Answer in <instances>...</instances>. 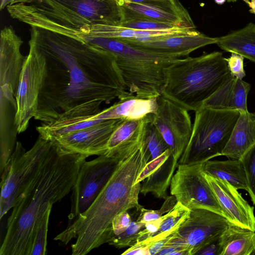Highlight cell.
Returning <instances> with one entry per match:
<instances>
[{
    "label": "cell",
    "mask_w": 255,
    "mask_h": 255,
    "mask_svg": "<svg viewBox=\"0 0 255 255\" xmlns=\"http://www.w3.org/2000/svg\"><path fill=\"white\" fill-rule=\"evenodd\" d=\"M190 210L177 202L174 207L166 214L156 234L144 242L148 244L164 239L176 232L189 217Z\"/></svg>",
    "instance_id": "obj_27"
},
{
    "label": "cell",
    "mask_w": 255,
    "mask_h": 255,
    "mask_svg": "<svg viewBox=\"0 0 255 255\" xmlns=\"http://www.w3.org/2000/svg\"><path fill=\"white\" fill-rule=\"evenodd\" d=\"M220 236L206 244L196 255H220Z\"/></svg>",
    "instance_id": "obj_39"
},
{
    "label": "cell",
    "mask_w": 255,
    "mask_h": 255,
    "mask_svg": "<svg viewBox=\"0 0 255 255\" xmlns=\"http://www.w3.org/2000/svg\"><path fill=\"white\" fill-rule=\"evenodd\" d=\"M53 142L39 135L27 151L17 141L1 177L0 219L13 207L19 196L39 174L47 160Z\"/></svg>",
    "instance_id": "obj_8"
},
{
    "label": "cell",
    "mask_w": 255,
    "mask_h": 255,
    "mask_svg": "<svg viewBox=\"0 0 255 255\" xmlns=\"http://www.w3.org/2000/svg\"><path fill=\"white\" fill-rule=\"evenodd\" d=\"M165 217L166 214L156 220L145 223L144 227L139 233L137 242H144L155 235Z\"/></svg>",
    "instance_id": "obj_38"
},
{
    "label": "cell",
    "mask_w": 255,
    "mask_h": 255,
    "mask_svg": "<svg viewBox=\"0 0 255 255\" xmlns=\"http://www.w3.org/2000/svg\"><path fill=\"white\" fill-rule=\"evenodd\" d=\"M149 246L148 244L144 242H137L125 251L122 255H149Z\"/></svg>",
    "instance_id": "obj_40"
},
{
    "label": "cell",
    "mask_w": 255,
    "mask_h": 255,
    "mask_svg": "<svg viewBox=\"0 0 255 255\" xmlns=\"http://www.w3.org/2000/svg\"><path fill=\"white\" fill-rule=\"evenodd\" d=\"M125 119L103 120L93 126L63 134L52 140L66 152L86 156L105 154L111 135Z\"/></svg>",
    "instance_id": "obj_15"
},
{
    "label": "cell",
    "mask_w": 255,
    "mask_h": 255,
    "mask_svg": "<svg viewBox=\"0 0 255 255\" xmlns=\"http://www.w3.org/2000/svg\"><path fill=\"white\" fill-rule=\"evenodd\" d=\"M23 43L12 26L4 27L0 40V123H15L16 95L26 56L20 52Z\"/></svg>",
    "instance_id": "obj_9"
},
{
    "label": "cell",
    "mask_w": 255,
    "mask_h": 255,
    "mask_svg": "<svg viewBox=\"0 0 255 255\" xmlns=\"http://www.w3.org/2000/svg\"><path fill=\"white\" fill-rule=\"evenodd\" d=\"M230 75L221 52L180 58L169 66L161 95L188 111H196Z\"/></svg>",
    "instance_id": "obj_5"
},
{
    "label": "cell",
    "mask_w": 255,
    "mask_h": 255,
    "mask_svg": "<svg viewBox=\"0 0 255 255\" xmlns=\"http://www.w3.org/2000/svg\"><path fill=\"white\" fill-rule=\"evenodd\" d=\"M251 88L248 82L230 75L201 107L248 112L247 99Z\"/></svg>",
    "instance_id": "obj_20"
},
{
    "label": "cell",
    "mask_w": 255,
    "mask_h": 255,
    "mask_svg": "<svg viewBox=\"0 0 255 255\" xmlns=\"http://www.w3.org/2000/svg\"><path fill=\"white\" fill-rule=\"evenodd\" d=\"M227 0L229 1V2L230 1H236V0Z\"/></svg>",
    "instance_id": "obj_45"
},
{
    "label": "cell",
    "mask_w": 255,
    "mask_h": 255,
    "mask_svg": "<svg viewBox=\"0 0 255 255\" xmlns=\"http://www.w3.org/2000/svg\"><path fill=\"white\" fill-rule=\"evenodd\" d=\"M145 224L131 221L127 229L121 234L114 236L109 244L118 249L130 247L138 242L139 232L144 227Z\"/></svg>",
    "instance_id": "obj_28"
},
{
    "label": "cell",
    "mask_w": 255,
    "mask_h": 255,
    "mask_svg": "<svg viewBox=\"0 0 255 255\" xmlns=\"http://www.w3.org/2000/svg\"><path fill=\"white\" fill-rule=\"evenodd\" d=\"M230 137L222 155L241 159L255 146V113L240 112Z\"/></svg>",
    "instance_id": "obj_22"
},
{
    "label": "cell",
    "mask_w": 255,
    "mask_h": 255,
    "mask_svg": "<svg viewBox=\"0 0 255 255\" xmlns=\"http://www.w3.org/2000/svg\"><path fill=\"white\" fill-rule=\"evenodd\" d=\"M81 39L114 54L128 90L140 98H156L161 95L167 83L169 66L180 58L140 50L118 38Z\"/></svg>",
    "instance_id": "obj_6"
},
{
    "label": "cell",
    "mask_w": 255,
    "mask_h": 255,
    "mask_svg": "<svg viewBox=\"0 0 255 255\" xmlns=\"http://www.w3.org/2000/svg\"><path fill=\"white\" fill-rule=\"evenodd\" d=\"M29 41L45 63L35 120L50 122L65 111L130 94L114 54L80 38L31 26Z\"/></svg>",
    "instance_id": "obj_1"
},
{
    "label": "cell",
    "mask_w": 255,
    "mask_h": 255,
    "mask_svg": "<svg viewBox=\"0 0 255 255\" xmlns=\"http://www.w3.org/2000/svg\"><path fill=\"white\" fill-rule=\"evenodd\" d=\"M249 6V11L255 14V0H244Z\"/></svg>",
    "instance_id": "obj_42"
},
{
    "label": "cell",
    "mask_w": 255,
    "mask_h": 255,
    "mask_svg": "<svg viewBox=\"0 0 255 255\" xmlns=\"http://www.w3.org/2000/svg\"><path fill=\"white\" fill-rule=\"evenodd\" d=\"M170 193L177 202L192 210L205 208L224 217L203 171V163L179 164L170 182Z\"/></svg>",
    "instance_id": "obj_11"
},
{
    "label": "cell",
    "mask_w": 255,
    "mask_h": 255,
    "mask_svg": "<svg viewBox=\"0 0 255 255\" xmlns=\"http://www.w3.org/2000/svg\"><path fill=\"white\" fill-rule=\"evenodd\" d=\"M52 207L51 206L47 209L37 227L30 255L47 254L48 228Z\"/></svg>",
    "instance_id": "obj_29"
},
{
    "label": "cell",
    "mask_w": 255,
    "mask_h": 255,
    "mask_svg": "<svg viewBox=\"0 0 255 255\" xmlns=\"http://www.w3.org/2000/svg\"><path fill=\"white\" fill-rule=\"evenodd\" d=\"M203 171L214 178L228 182L238 190L248 191L245 170L240 159L209 160L203 163Z\"/></svg>",
    "instance_id": "obj_25"
},
{
    "label": "cell",
    "mask_w": 255,
    "mask_h": 255,
    "mask_svg": "<svg viewBox=\"0 0 255 255\" xmlns=\"http://www.w3.org/2000/svg\"><path fill=\"white\" fill-rule=\"evenodd\" d=\"M131 221L130 216L127 211H123L118 214L111 223L112 238L124 232Z\"/></svg>",
    "instance_id": "obj_37"
},
{
    "label": "cell",
    "mask_w": 255,
    "mask_h": 255,
    "mask_svg": "<svg viewBox=\"0 0 255 255\" xmlns=\"http://www.w3.org/2000/svg\"><path fill=\"white\" fill-rule=\"evenodd\" d=\"M6 9L31 26L80 39L123 21L120 0H10Z\"/></svg>",
    "instance_id": "obj_4"
},
{
    "label": "cell",
    "mask_w": 255,
    "mask_h": 255,
    "mask_svg": "<svg viewBox=\"0 0 255 255\" xmlns=\"http://www.w3.org/2000/svg\"><path fill=\"white\" fill-rule=\"evenodd\" d=\"M120 4L123 13L122 22L133 20H148L196 28L178 15L162 8L124 0H120Z\"/></svg>",
    "instance_id": "obj_23"
},
{
    "label": "cell",
    "mask_w": 255,
    "mask_h": 255,
    "mask_svg": "<svg viewBox=\"0 0 255 255\" xmlns=\"http://www.w3.org/2000/svg\"><path fill=\"white\" fill-rule=\"evenodd\" d=\"M216 3L218 4H223L227 0H214Z\"/></svg>",
    "instance_id": "obj_44"
},
{
    "label": "cell",
    "mask_w": 255,
    "mask_h": 255,
    "mask_svg": "<svg viewBox=\"0 0 255 255\" xmlns=\"http://www.w3.org/2000/svg\"><path fill=\"white\" fill-rule=\"evenodd\" d=\"M162 8L180 16L190 25L195 26L187 9L178 0H124Z\"/></svg>",
    "instance_id": "obj_31"
},
{
    "label": "cell",
    "mask_w": 255,
    "mask_h": 255,
    "mask_svg": "<svg viewBox=\"0 0 255 255\" xmlns=\"http://www.w3.org/2000/svg\"><path fill=\"white\" fill-rule=\"evenodd\" d=\"M155 111L148 115L149 121L161 134L171 156L179 163L188 145L193 124L188 111L160 95Z\"/></svg>",
    "instance_id": "obj_12"
},
{
    "label": "cell",
    "mask_w": 255,
    "mask_h": 255,
    "mask_svg": "<svg viewBox=\"0 0 255 255\" xmlns=\"http://www.w3.org/2000/svg\"><path fill=\"white\" fill-rule=\"evenodd\" d=\"M171 156L169 148L154 159H150L145 165L139 174L135 183H140L152 174L160 167Z\"/></svg>",
    "instance_id": "obj_35"
},
{
    "label": "cell",
    "mask_w": 255,
    "mask_h": 255,
    "mask_svg": "<svg viewBox=\"0 0 255 255\" xmlns=\"http://www.w3.org/2000/svg\"><path fill=\"white\" fill-rule=\"evenodd\" d=\"M216 44L222 50L235 53L255 63V24L217 37Z\"/></svg>",
    "instance_id": "obj_26"
},
{
    "label": "cell",
    "mask_w": 255,
    "mask_h": 255,
    "mask_svg": "<svg viewBox=\"0 0 255 255\" xmlns=\"http://www.w3.org/2000/svg\"><path fill=\"white\" fill-rule=\"evenodd\" d=\"M128 45L149 52L180 58L188 56L197 49L216 44L217 37H211L199 32L192 34H177L149 41L118 38Z\"/></svg>",
    "instance_id": "obj_18"
},
{
    "label": "cell",
    "mask_w": 255,
    "mask_h": 255,
    "mask_svg": "<svg viewBox=\"0 0 255 255\" xmlns=\"http://www.w3.org/2000/svg\"><path fill=\"white\" fill-rule=\"evenodd\" d=\"M148 116L139 120H124L111 135L105 154L120 160L139 147L145 138Z\"/></svg>",
    "instance_id": "obj_19"
},
{
    "label": "cell",
    "mask_w": 255,
    "mask_h": 255,
    "mask_svg": "<svg viewBox=\"0 0 255 255\" xmlns=\"http://www.w3.org/2000/svg\"><path fill=\"white\" fill-rule=\"evenodd\" d=\"M204 175L228 222L231 224L255 231L254 207L243 198L238 189L224 180L205 173Z\"/></svg>",
    "instance_id": "obj_17"
},
{
    "label": "cell",
    "mask_w": 255,
    "mask_h": 255,
    "mask_svg": "<svg viewBox=\"0 0 255 255\" xmlns=\"http://www.w3.org/2000/svg\"><path fill=\"white\" fill-rule=\"evenodd\" d=\"M52 141L42 170L12 207L0 255H30L36 231L47 209L72 191L80 168L87 158L66 152Z\"/></svg>",
    "instance_id": "obj_2"
},
{
    "label": "cell",
    "mask_w": 255,
    "mask_h": 255,
    "mask_svg": "<svg viewBox=\"0 0 255 255\" xmlns=\"http://www.w3.org/2000/svg\"><path fill=\"white\" fill-rule=\"evenodd\" d=\"M195 112L191 135L179 164L203 163L222 155L240 114L238 110L204 107Z\"/></svg>",
    "instance_id": "obj_7"
},
{
    "label": "cell",
    "mask_w": 255,
    "mask_h": 255,
    "mask_svg": "<svg viewBox=\"0 0 255 255\" xmlns=\"http://www.w3.org/2000/svg\"><path fill=\"white\" fill-rule=\"evenodd\" d=\"M230 224L224 216L212 211L205 208L190 210L189 217L172 234L166 246L186 249L190 255H196L206 244L221 235Z\"/></svg>",
    "instance_id": "obj_13"
},
{
    "label": "cell",
    "mask_w": 255,
    "mask_h": 255,
    "mask_svg": "<svg viewBox=\"0 0 255 255\" xmlns=\"http://www.w3.org/2000/svg\"><path fill=\"white\" fill-rule=\"evenodd\" d=\"M255 231L230 224L220 236V255H255Z\"/></svg>",
    "instance_id": "obj_24"
},
{
    "label": "cell",
    "mask_w": 255,
    "mask_h": 255,
    "mask_svg": "<svg viewBox=\"0 0 255 255\" xmlns=\"http://www.w3.org/2000/svg\"><path fill=\"white\" fill-rule=\"evenodd\" d=\"M29 46L16 95L15 124L18 133L26 130L37 111L45 63L43 55L30 41Z\"/></svg>",
    "instance_id": "obj_14"
},
{
    "label": "cell",
    "mask_w": 255,
    "mask_h": 255,
    "mask_svg": "<svg viewBox=\"0 0 255 255\" xmlns=\"http://www.w3.org/2000/svg\"><path fill=\"white\" fill-rule=\"evenodd\" d=\"M246 174L248 193L253 204L255 205V146L240 159Z\"/></svg>",
    "instance_id": "obj_32"
},
{
    "label": "cell",
    "mask_w": 255,
    "mask_h": 255,
    "mask_svg": "<svg viewBox=\"0 0 255 255\" xmlns=\"http://www.w3.org/2000/svg\"><path fill=\"white\" fill-rule=\"evenodd\" d=\"M145 142L151 154L150 159L156 158L169 148L161 134L149 121V118L146 126Z\"/></svg>",
    "instance_id": "obj_30"
},
{
    "label": "cell",
    "mask_w": 255,
    "mask_h": 255,
    "mask_svg": "<svg viewBox=\"0 0 255 255\" xmlns=\"http://www.w3.org/2000/svg\"><path fill=\"white\" fill-rule=\"evenodd\" d=\"M157 106V98L144 99L130 94L119 99L118 102L111 107L101 111L94 118L99 120H139L154 113Z\"/></svg>",
    "instance_id": "obj_21"
},
{
    "label": "cell",
    "mask_w": 255,
    "mask_h": 255,
    "mask_svg": "<svg viewBox=\"0 0 255 255\" xmlns=\"http://www.w3.org/2000/svg\"><path fill=\"white\" fill-rule=\"evenodd\" d=\"M150 156L144 139L139 147L119 160L108 182L89 208L54 240L66 245L76 239L71 245L72 255H85L108 243L113 236L111 223L114 218L121 212L142 208L138 202L141 184L135 182Z\"/></svg>",
    "instance_id": "obj_3"
},
{
    "label": "cell",
    "mask_w": 255,
    "mask_h": 255,
    "mask_svg": "<svg viewBox=\"0 0 255 255\" xmlns=\"http://www.w3.org/2000/svg\"><path fill=\"white\" fill-rule=\"evenodd\" d=\"M176 202L177 200L174 196H167L161 207L157 210H147L142 208L140 210V214L136 221L145 224L156 220L170 211L174 207Z\"/></svg>",
    "instance_id": "obj_33"
},
{
    "label": "cell",
    "mask_w": 255,
    "mask_h": 255,
    "mask_svg": "<svg viewBox=\"0 0 255 255\" xmlns=\"http://www.w3.org/2000/svg\"><path fill=\"white\" fill-rule=\"evenodd\" d=\"M120 26L131 29L146 30H170L179 27H184L148 20H133L124 21Z\"/></svg>",
    "instance_id": "obj_34"
},
{
    "label": "cell",
    "mask_w": 255,
    "mask_h": 255,
    "mask_svg": "<svg viewBox=\"0 0 255 255\" xmlns=\"http://www.w3.org/2000/svg\"><path fill=\"white\" fill-rule=\"evenodd\" d=\"M102 103L93 101L77 106L60 114L50 122L42 123L36 128V130L42 138L52 140L63 134L93 126L103 121L94 118L101 112Z\"/></svg>",
    "instance_id": "obj_16"
},
{
    "label": "cell",
    "mask_w": 255,
    "mask_h": 255,
    "mask_svg": "<svg viewBox=\"0 0 255 255\" xmlns=\"http://www.w3.org/2000/svg\"><path fill=\"white\" fill-rule=\"evenodd\" d=\"M8 0H1L0 9H2L5 6L8 4Z\"/></svg>",
    "instance_id": "obj_43"
},
{
    "label": "cell",
    "mask_w": 255,
    "mask_h": 255,
    "mask_svg": "<svg viewBox=\"0 0 255 255\" xmlns=\"http://www.w3.org/2000/svg\"><path fill=\"white\" fill-rule=\"evenodd\" d=\"M172 234L164 239L149 245L148 248L149 255H157L161 250L167 246L168 242L171 239Z\"/></svg>",
    "instance_id": "obj_41"
},
{
    "label": "cell",
    "mask_w": 255,
    "mask_h": 255,
    "mask_svg": "<svg viewBox=\"0 0 255 255\" xmlns=\"http://www.w3.org/2000/svg\"><path fill=\"white\" fill-rule=\"evenodd\" d=\"M244 59L242 56L235 53H231L229 58H226L231 76L240 79H243L245 77Z\"/></svg>",
    "instance_id": "obj_36"
},
{
    "label": "cell",
    "mask_w": 255,
    "mask_h": 255,
    "mask_svg": "<svg viewBox=\"0 0 255 255\" xmlns=\"http://www.w3.org/2000/svg\"><path fill=\"white\" fill-rule=\"evenodd\" d=\"M119 160L104 154L83 163L71 191L68 225L71 224L94 202L108 182Z\"/></svg>",
    "instance_id": "obj_10"
}]
</instances>
